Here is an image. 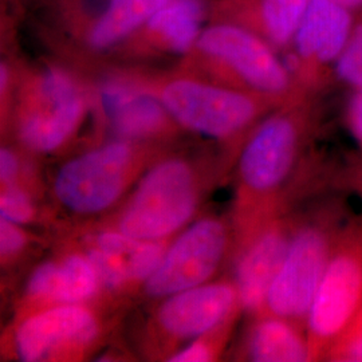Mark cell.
Segmentation results:
<instances>
[{
  "instance_id": "cell-1",
  "label": "cell",
  "mask_w": 362,
  "mask_h": 362,
  "mask_svg": "<svg viewBox=\"0 0 362 362\" xmlns=\"http://www.w3.org/2000/svg\"><path fill=\"white\" fill-rule=\"evenodd\" d=\"M317 95L306 93L278 106L247 136L239 160L242 236L281 215L287 184L321 160L308 157L320 125Z\"/></svg>"
},
{
  "instance_id": "cell-2",
  "label": "cell",
  "mask_w": 362,
  "mask_h": 362,
  "mask_svg": "<svg viewBox=\"0 0 362 362\" xmlns=\"http://www.w3.org/2000/svg\"><path fill=\"white\" fill-rule=\"evenodd\" d=\"M342 192H326L305 216L296 220L285 260L262 311L300 326L306 324L338 239L353 215Z\"/></svg>"
},
{
  "instance_id": "cell-3",
  "label": "cell",
  "mask_w": 362,
  "mask_h": 362,
  "mask_svg": "<svg viewBox=\"0 0 362 362\" xmlns=\"http://www.w3.org/2000/svg\"><path fill=\"white\" fill-rule=\"evenodd\" d=\"M185 70L204 73L211 81L286 104L305 91L275 49L245 27L212 21L203 27L189 52Z\"/></svg>"
},
{
  "instance_id": "cell-4",
  "label": "cell",
  "mask_w": 362,
  "mask_h": 362,
  "mask_svg": "<svg viewBox=\"0 0 362 362\" xmlns=\"http://www.w3.org/2000/svg\"><path fill=\"white\" fill-rule=\"evenodd\" d=\"M134 78L155 94L173 121L214 139L240 137L284 105L260 94L207 81L191 71L160 81L144 76Z\"/></svg>"
},
{
  "instance_id": "cell-5",
  "label": "cell",
  "mask_w": 362,
  "mask_h": 362,
  "mask_svg": "<svg viewBox=\"0 0 362 362\" xmlns=\"http://www.w3.org/2000/svg\"><path fill=\"white\" fill-rule=\"evenodd\" d=\"M89 98L79 78L59 66H45L27 74L16 105L19 140L31 151H57L77 132Z\"/></svg>"
},
{
  "instance_id": "cell-6",
  "label": "cell",
  "mask_w": 362,
  "mask_h": 362,
  "mask_svg": "<svg viewBox=\"0 0 362 362\" xmlns=\"http://www.w3.org/2000/svg\"><path fill=\"white\" fill-rule=\"evenodd\" d=\"M362 311V215H351L317 290L306 321L311 361L329 350Z\"/></svg>"
},
{
  "instance_id": "cell-7",
  "label": "cell",
  "mask_w": 362,
  "mask_h": 362,
  "mask_svg": "<svg viewBox=\"0 0 362 362\" xmlns=\"http://www.w3.org/2000/svg\"><path fill=\"white\" fill-rule=\"evenodd\" d=\"M169 0H39L50 35L85 54L113 52Z\"/></svg>"
},
{
  "instance_id": "cell-8",
  "label": "cell",
  "mask_w": 362,
  "mask_h": 362,
  "mask_svg": "<svg viewBox=\"0 0 362 362\" xmlns=\"http://www.w3.org/2000/svg\"><path fill=\"white\" fill-rule=\"evenodd\" d=\"M196 206L192 169L179 158L167 160L140 181L119 218L118 231L139 240L156 242L182 227Z\"/></svg>"
},
{
  "instance_id": "cell-9",
  "label": "cell",
  "mask_w": 362,
  "mask_h": 362,
  "mask_svg": "<svg viewBox=\"0 0 362 362\" xmlns=\"http://www.w3.org/2000/svg\"><path fill=\"white\" fill-rule=\"evenodd\" d=\"M354 15L334 0H310L286 57V66L305 91L318 94L354 28Z\"/></svg>"
},
{
  "instance_id": "cell-10",
  "label": "cell",
  "mask_w": 362,
  "mask_h": 362,
  "mask_svg": "<svg viewBox=\"0 0 362 362\" xmlns=\"http://www.w3.org/2000/svg\"><path fill=\"white\" fill-rule=\"evenodd\" d=\"M134 151L128 141H117L71 158L57 173V199L70 211L83 215L110 207L129 182Z\"/></svg>"
},
{
  "instance_id": "cell-11",
  "label": "cell",
  "mask_w": 362,
  "mask_h": 362,
  "mask_svg": "<svg viewBox=\"0 0 362 362\" xmlns=\"http://www.w3.org/2000/svg\"><path fill=\"white\" fill-rule=\"evenodd\" d=\"M227 240V228L220 220L194 223L169 247L156 272L145 281L146 293L169 297L203 285L218 270Z\"/></svg>"
},
{
  "instance_id": "cell-12",
  "label": "cell",
  "mask_w": 362,
  "mask_h": 362,
  "mask_svg": "<svg viewBox=\"0 0 362 362\" xmlns=\"http://www.w3.org/2000/svg\"><path fill=\"white\" fill-rule=\"evenodd\" d=\"M294 223L296 220L278 215L242 236L235 286L245 310H263L272 282L285 260Z\"/></svg>"
},
{
  "instance_id": "cell-13",
  "label": "cell",
  "mask_w": 362,
  "mask_h": 362,
  "mask_svg": "<svg viewBox=\"0 0 362 362\" xmlns=\"http://www.w3.org/2000/svg\"><path fill=\"white\" fill-rule=\"evenodd\" d=\"M97 98L105 119L124 140L156 137L173 119L161 101L133 74L107 78L100 85Z\"/></svg>"
},
{
  "instance_id": "cell-14",
  "label": "cell",
  "mask_w": 362,
  "mask_h": 362,
  "mask_svg": "<svg viewBox=\"0 0 362 362\" xmlns=\"http://www.w3.org/2000/svg\"><path fill=\"white\" fill-rule=\"evenodd\" d=\"M209 13L203 0H169L113 52L124 57L187 54Z\"/></svg>"
},
{
  "instance_id": "cell-15",
  "label": "cell",
  "mask_w": 362,
  "mask_h": 362,
  "mask_svg": "<svg viewBox=\"0 0 362 362\" xmlns=\"http://www.w3.org/2000/svg\"><path fill=\"white\" fill-rule=\"evenodd\" d=\"M97 333L90 311L67 303L27 318L16 330L15 348L22 361H42L61 350L88 345Z\"/></svg>"
},
{
  "instance_id": "cell-16",
  "label": "cell",
  "mask_w": 362,
  "mask_h": 362,
  "mask_svg": "<svg viewBox=\"0 0 362 362\" xmlns=\"http://www.w3.org/2000/svg\"><path fill=\"white\" fill-rule=\"evenodd\" d=\"M238 305L235 285L197 286L169 296L158 310V324L169 336L194 338L224 322Z\"/></svg>"
},
{
  "instance_id": "cell-17",
  "label": "cell",
  "mask_w": 362,
  "mask_h": 362,
  "mask_svg": "<svg viewBox=\"0 0 362 362\" xmlns=\"http://www.w3.org/2000/svg\"><path fill=\"white\" fill-rule=\"evenodd\" d=\"M310 0H216L211 21L245 27L275 50H288Z\"/></svg>"
},
{
  "instance_id": "cell-18",
  "label": "cell",
  "mask_w": 362,
  "mask_h": 362,
  "mask_svg": "<svg viewBox=\"0 0 362 362\" xmlns=\"http://www.w3.org/2000/svg\"><path fill=\"white\" fill-rule=\"evenodd\" d=\"M245 349L251 361H311L309 338L302 333L300 325L272 314L252 325Z\"/></svg>"
},
{
  "instance_id": "cell-19",
  "label": "cell",
  "mask_w": 362,
  "mask_h": 362,
  "mask_svg": "<svg viewBox=\"0 0 362 362\" xmlns=\"http://www.w3.org/2000/svg\"><path fill=\"white\" fill-rule=\"evenodd\" d=\"M100 276L90 258L70 255L57 263L50 300L78 303L89 299L97 291Z\"/></svg>"
},
{
  "instance_id": "cell-20",
  "label": "cell",
  "mask_w": 362,
  "mask_h": 362,
  "mask_svg": "<svg viewBox=\"0 0 362 362\" xmlns=\"http://www.w3.org/2000/svg\"><path fill=\"white\" fill-rule=\"evenodd\" d=\"M338 81L354 89H362V19L356 22L349 40L334 65Z\"/></svg>"
},
{
  "instance_id": "cell-21",
  "label": "cell",
  "mask_w": 362,
  "mask_h": 362,
  "mask_svg": "<svg viewBox=\"0 0 362 362\" xmlns=\"http://www.w3.org/2000/svg\"><path fill=\"white\" fill-rule=\"evenodd\" d=\"M165 255L164 246L156 242L141 240L139 247L127 259V278L128 281H146Z\"/></svg>"
},
{
  "instance_id": "cell-22",
  "label": "cell",
  "mask_w": 362,
  "mask_h": 362,
  "mask_svg": "<svg viewBox=\"0 0 362 362\" xmlns=\"http://www.w3.org/2000/svg\"><path fill=\"white\" fill-rule=\"evenodd\" d=\"M325 361L362 362V311L326 354Z\"/></svg>"
},
{
  "instance_id": "cell-23",
  "label": "cell",
  "mask_w": 362,
  "mask_h": 362,
  "mask_svg": "<svg viewBox=\"0 0 362 362\" xmlns=\"http://www.w3.org/2000/svg\"><path fill=\"white\" fill-rule=\"evenodd\" d=\"M1 218L13 223H27L34 216V206L23 189L15 184L4 185L0 197Z\"/></svg>"
},
{
  "instance_id": "cell-24",
  "label": "cell",
  "mask_w": 362,
  "mask_h": 362,
  "mask_svg": "<svg viewBox=\"0 0 362 362\" xmlns=\"http://www.w3.org/2000/svg\"><path fill=\"white\" fill-rule=\"evenodd\" d=\"M55 269V262H46L40 264L28 279L27 294L35 299H50Z\"/></svg>"
},
{
  "instance_id": "cell-25",
  "label": "cell",
  "mask_w": 362,
  "mask_h": 362,
  "mask_svg": "<svg viewBox=\"0 0 362 362\" xmlns=\"http://www.w3.org/2000/svg\"><path fill=\"white\" fill-rule=\"evenodd\" d=\"M25 243H26L25 233L16 227V223L1 218V221H0V250H1L3 259L11 258L13 255H16L25 247Z\"/></svg>"
},
{
  "instance_id": "cell-26",
  "label": "cell",
  "mask_w": 362,
  "mask_h": 362,
  "mask_svg": "<svg viewBox=\"0 0 362 362\" xmlns=\"http://www.w3.org/2000/svg\"><path fill=\"white\" fill-rule=\"evenodd\" d=\"M345 121L362 153V89H354L351 93L345 109Z\"/></svg>"
},
{
  "instance_id": "cell-27",
  "label": "cell",
  "mask_w": 362,
  "mask_h": 362,
  "mask_svg": "<svg viewBox=\"0 0 362 362\" xmlns=\"http://www.w3.org/2000/svg\"><path fill=\"white\" fill-rule=\"evenodd\" d=\"M337 185L339 191H350L362 199V170L346 160V163L339 164Z\"/></svg>"
},
{
  "instance_id": "cell-28",
  "label": "cell",
  "mask_w": 362,
  "mask_h": 362,
  "mask_svg": "<svg viewBox=\"0 0 362 362\" xmlns=\"http://www.w3.org/2000/svg\"><path fill=\"white\" fill-rule=\"evenodd\" d=\"M212 357L211 350L204 344H194L185 349L177 351L173 354L169 361L170 362H203L209 361Z\"/></svg>"
},
{
  "instance_id": "cell-29",
  "label": "cell",
  "mask_w": 362,
  "mask_h": 362,
  "mask_svg": "<svg viewBox=\"0 0 362 362\" xmlns=\"http://www.w3.org/2000/svg\"><path fill=\"white\" fill-rule=\"evenodd\" d=\"M18 167V158L13 155V151H10L8 148H3L0 153V176L3 185L13 184L16 179Z\"/></svg>"
},
{
  "instance_id": "cell-30",
  "label": "cell",
  "mask_w": 362,
  "mask_h": 362,
  "mask_svg": "<svg viewBox=\"0 0 362 362\" xmlns=\"http://www.w3.org/2000/svg\"><path fill=\"white\" fill-rule=\"evenodd\" d=\"M334 1L346 7L351 13H358L362 11V0H334Z\"/></svg>"
},
{
  "instance_id": "cell-31",
  "label": "cell",
  "mask_w": 362,
  "mask_h": 362,
  "mask_svg": "<svg viewBox=\"0 0 362 362\" xmlns=\"http://www.w3.org/2000/svg\"><path fill=\"white\" fill-rule=\"evenodd\" d=\"M348 160H349L350 163H351L356 168H358L360 170H362V153L350 156V157H348Z\"/></svg>"
}]
</instances>
